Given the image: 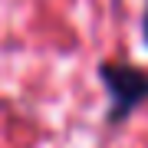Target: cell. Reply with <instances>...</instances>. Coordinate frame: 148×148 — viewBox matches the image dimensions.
<instances>
[{
	"instance_id": "1",
	"label": "cell",
	"mask_w": 148,
	"mask_h": 148,
	"mask_svg": "<svg viewBox=\"0 0 148 148\" xmlns=\"http://www.w3.org/2000/svg\"><path fill=\"white\" fill-rule=\"evenodd\" d=\"M99 82L109 95V112L106 122L112 128L132 119L135 109L148 102V69L132 63H99Z\"/></svg>"
},
{
	"instance_id": "2",
	"label": "cell",
	"mask_w": 148,
	"mask_h": 148,
	"mask_svg": "<svg viewBox=\"0 0 148 148\" xmlns=\"http://www.w3.org/2000/svg\"><path fill=\"white\" fill-rule=\"evenodd\" d=\"M142 40H145V46H148V0H145V7H142Z\"/></svg>"
}]
</instances>
